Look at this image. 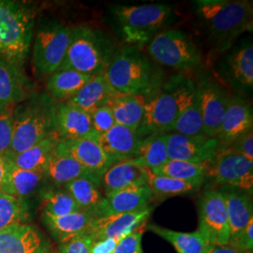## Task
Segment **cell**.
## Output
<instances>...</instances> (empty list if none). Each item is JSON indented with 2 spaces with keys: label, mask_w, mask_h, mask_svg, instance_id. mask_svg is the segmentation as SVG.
<instances>
[{
  "label": "cell",
  "mask_w": 253,
  "mask_h": 253,
  "mask_svg": "<svg viewBox=\"0 0 253 253\" xmlns=\"http://www.w3.org/2000/svg\"><path fill=\"white\" fill-rule=\"evenodd\" d=\"M193 9L209 45L210 62L226 53L242 34L253 32V1L197 0Z\"/></svg>",
  "instance_id": "obj_1"
},
{
  "label": "cell",
  "mask_w": 253,
  "mask_h": 253,
  "mask_svg": "<svg viewBox=\"0 0 253 253\" xmlns=\"http://www.w3.org/2000/svg\"><path fill=\"white\" fill-rule=\"evenodd\" d=\"M112 86L119 94L150 100L165 81L163 68L143 48L121 46L106 71Z\"/></svg>",
  "instance_id": "obj_2"
},
{
  "label": "cell",
  "mask_w": 253,
  "mask_h": 253,
  "mask_svg": "<svg viewBox=\"0 0 253 253\" xmlns=\"http://www.w3.org/2000/svg\"><path fill=\"white\" fill-rule=\"evenodd\" d=\"M120 47L115 37L100 27H71L70 44L58 70H72L89 76L106 73Z\"/></svg>",
  "instance_id": "obj_3"
},
{
  "label": "cell",
  "mask_w": 253,
  "mask_h": 253,
  "mask_svg": "<svg viewBox=\"0 0 253 253\" xmlns=\"http://www.w3.org/2000/svg\"><path fill=\"white\" fill-rule=\"evenodd\" d=\"M110 17L124 45L143 48L174 22L176 11L172 5L159 3L115 5Z\"/></svg>",
  "instance_id": "obj_4"
},
{
  "label": "cell",
  "mask_w": 253,
  "mask_h": 253,
  "mask_svg": "<svg viewBox=\"0 0 253 253\" xmlns=\"http://www.w3.org/2000/svg\"><path fill=\"white\" fill-rule=\"evenodd\" d=\"M56 101L34 92L12 108V142L7 155H16L55 132Z\"/></svg>",
  "instance_id": "obj_5"
},
{
  "label": "cell",
  "mask_w": 253,
  "mask_h": 253,
  "mask_svg": "<svg viewBox=\"0 0 253 253\" xmlns=\"http://www.w3.org/2000/svg\"><path fill=\"white\" fill-rule=\"evenodd\" d=\"M194 82L189 73H177L166 78L160 90L146 101L144 118L137 132L143 138L170 133Z\"/></svg>",
  "instance_id": "obj_6"
},
{
  "label": "cell",
  "mask_w": 253,
  "mask_h": 253,
  "mask_svg": "<svg viewBox=\"0 0 253 253\" xmlns=\"http://www.w3.org/2000/svg\"><path fill=\"white\" fill-rule=\"evenodd\" d=\"M35 32V12L22 2L0 0V55L24 66Z\"/></svg>",
  "instance_id": "obj_7"
},
{
  "label": "cell",
  "mask_w": 253,
  "mask_h": 253,
  "mask_svg": "<svg viewBox=\"0 0 253 253\" xmlns=\"http://www.w3.org/2000/svg\"><path fill=\"white\" fill-rule=\"evenodd\" d=\"M146 53L159 66L180 73H196L205 67L203 52L191 37L180 29L167 28L146 45Z\"/></svg>",
  "instance_id": "obj_8"
},
{
  "label": "cell",
  "mask_w": 253,
  "mask_h": 253,
  "mask_svg": "<svg viewBox=\"0 0 253 253\" xmlns=\"http://www.w3.org/2000/svg\"><path fill=\"white\" fill-rule=\"evenodd\" d=\"M71 40V27L57 20L39 25L33 37L32 65L39 78H48L63 62Z\"/></svg>",
  "instance_id": "obj_9"
},
{
  "label": "cell",
  "mask_w": 253,
  "mask_h": 253,
  "mask_svg": "<svg viewBox=\"0 0 253 253\" xmlns=\"http://www.w3.org/2000/svg\"><path fill=\"white\" fill-rule=\"evenodd\" d=\"M213 73L233 95L248 99L253 90V45L252 38L235 42L217 59Z\"/></svg>",
  "instance_id": "obj_10"
},
{
  "label": "cell",
  "mask_w": 253,
  "mask_h": 253,
  "mask_svg": "<svg viewBox=\"0 0 253 253\" xmlns=\"http://www.w3.org/2000/svg\"><path fill=\"white\" fill-rule=\"evenodd\" d=\"M195 73L194 80L199 88L204 131L208 138H216L233 94L207 68L204 67Z\"/></svg>",
  "instance_id": "obj_11"
},
{
  "label": "cell",
  "mask_w": 253,
  "mask_h": 253,
  "mask_svg": "<svg viewBox=\"0 0 253 253\" xmlns=\"http://www.w3.org/2000/svg\"><path fill=\"white\" fill-rule=\"evenodd\" d=\"M207 178L219 187H230L253 195V163L230 149L217 152Z\"/></svg>",
  "instance_id": "obj_12"
},
{
  "label": "cell",
  "mask_w": 253,
  "mask_h": 253,
  "mask_svg": "<svg viewBox=\"0 0 253 253\" xmlns=\"http://www.w3.org/2000/svg\"><path fill=\"white\" fill-rule=\"evenodd\" d=\"M198 231L211 245H228L230 229L226 207L218 189L205 190L198 201Z\"/></svg>",
  "instance_id": "obj_13"
},
{
  "label": "cell",
  "mask_w": 253,
  "mask_h": 253,
  "mask_svg": "<svg viewBox=\"0 0 253 253\" xmlns=\"http://www.w3.org/2000/svg\"><path fill=\"white\" fill-rule=\"evenodd\" d=\"M253 129V104L240 96L232 95L226 113L216 136L218 152L225 150L237 139Z\"/></svg>",
  "instance_id": "obj_14"
},
{
  "label": "cell",
  "mask_w": 253,
  "mask_h": 253,
  "mask_svg": "<svg viewBox=\"0 0 253 253\" xmlns=\"http://www.w3.org/2000/svg\"><path fill=\"white\" fill-rule=\"evenodd\" d=\"M167 149L169 160L211 163L218 152V145L215 138L193 137L171 132L167 137Z\"/></svg>",
  "instance_id": "obj_15"
},
{
  "label": "cell",
  "mask_w": 253,
  "mask_h": 253,
  "mask_svg": "<svg viewBox=\"0 0 253 253\" xmlns=\"http://www.w3.org/2000/svg\"><path fill=\"white\" fill-rule=\"evenodd\" d=\"M152 212L153 207L150 206L136 212L111 214L96 217L91 224L87 235L90 236L92 241L129 235L144 226Z\"/></svg>",
  "instance_id": "obj_16"
},
{
  "label": "cell",
  "mask_w": 253,
  "mask_h": 253,
  "mask_svg": "<svg viewBox=\"0 0 253 253\" xmlns=\"http://www.w3.org/2000/svg\"><path fill=\"white\" fill-rule=\"evenodd\" d=\"M34 89L23 66L0 55V104L5 109L12 108L34 93Z\"/></svg>",
  "instance_id": "obj_17"
},
{
  "label": "cell",
  "mask_w": 253,
  "mask_h": 253,
  "mask_svg": "<svg viewBox=\"0 0 253 253\" xmlns=\"http://www.w3.org/2000/svg\"><path fill=\"white\" fill-rule=\"evenodd\" d=\"M50 244L36 227L13 223L0 232V253H47Z\"/></svg>",
  "instance_id": "obj_18"
},
{
  "label": "cell",
  "mask_w": 253,
  "mask_h": 253,
  "mask_svg": "<svg viewBox=\"0 0 253 253\" xmlns=\"http://www.w3.org/2000/svg\"><path fill=\"white\" fill-rule=\"evenodd\" d=\"M57 148L81 164L82 166L100 179L104 172L117 163L94 139H81V140H60Z\"/></svg>",
  "instance_id": "obj_19"
},
{
  "label": "cell",
  "mask_w": 253,
  "mask_h": 253,
  "mask_svg": "<svg viewBox=\"0 0 253 253\" xmlns=\"http://www.w3.org/2000/svg\"><path fill=\"white\" fill-rule=\"evenodd\" d=\"M218 190L223 196L228 215L230 229L228 245L237 248L246 227L253 219L252 195L243 190L230 187H219Z\"/></svg>",
  "instance_id": "obj_20"
},
{
  "label": "cell",
  "mask_w": 253,
  "mask_h": 253,
  "mask_svg": "<svg viewBox=\"0 0 253 253\" xmlns=\"http://www.w3.org/2000/svg\"><path fill=\"white\" fill-rule=\"evenodd\" d=\"M55 132L60 140L94 139L90 115L68 101L57 102L55 107Z\"/></svg>",
  "instance_id": "obj_21"
},
{
  "label": "cell",
  "mask_w": 253,
  "mask_h": 253,
  "mask_svg": "<svg viewBox=\"0 0 253 253\" xmlns=\"http://www.w3.org/2000/svg\"><path fill=\"white\" fill-rule=\"evenodd\" d=\"M144 139L135 130L116 124L107 132L96 136L95 141L118 163L136 158Z\"/></svg>",
  "instance_id": "obj_22"
},
{
  "label": "cell",
  "mask_w": 253,
  "mask_h": 253,
  "mask_svg": "<svg viewBox=\"0 0 253 253\" xmlns=\"http://www.w3.org/2000/svg\"><path fill=\"white\" fill-rule=\"evenodd\" d=\"M153 199V194L147 185L131 186L118 190L105 195L100 217L140 211L149 208Z\"/></svg>",
  "instance_id": "obj_23"
},
{
  "label": "cell",
  "mask_w": 253,
  "mask_h": 253,
  "mask_svg": "<svg viewBox=\"0 0 253 253\" xmlns=\"http://www.w3.org/2000/svg\"><path fill=\"white\" fill-rule=\"evenodd\" d=\"M147 172L148 170L137 164L133 160L114 163L100 177L102 192L107 195L131 186L147 185Z\"/></svg>",
  "instance_id": "obj_24"
},
{
  "label": "cell",
  "mask_w": 253,
  "mask_h": 253,
  "mask_svg": "<svg viewBox=\"0 0 253 253\" xmlns=\"http://www.w3.org/2000/svg\"><path fill=\"white\" fill-rule=\"evenodd\" d=\"M118 95L119 93L110 84L106 73H100L92 76L81 90L68 102L90 114L96 109L109 105Z\"/></svg>",
  "instance_id": "obj_25"
},
{
  "label": "cell",
  "mask_w": 253,
  "mask_h": 253,
  "mask_svg": "<svg viewBox=\"0 0 253 253\" xmlns=\"http://www.w3.org/2000/svg\"><path fill=\"white\" fill-rule=\"evenodd\" d=\"M95 217L85 211L74 212L60 217L42 214V221L49 233L59 244L87 234Z\"/></svg>",
  "instance_id": "obj_26"
},
{
  "label": "cell",
  "mask_w": 253,
  "mask_h": 253,
  "mask_svg": "<svg viewBox=\"0 0 253 253\" xmlns=\"http://www.w3.org/2000/svg\"><path fill=\"white\" fill-rule=\"evenodd\" d=\"M171 132L193 137L206 136L203 126L199 88L196 82H194L192 88L181 107L180 113Z\"/></svg>",
  "instance_id": "obj_27"
},
{
  "label": "cell",
  "mask_w": 253,
  "mask_h": 253,
  "mask_svg": "<svg viewBox=\"0 0 253 253\" xmlns=\"http://www.w3.org/2000/svg\"><path fill=\"white\" fill-rule=\"evenodd\" d=\"M83 211L99 217L105 195L100 190V181L90 177H80L63 186Z\"/></svg>",
  "instance_id": "obj_28"
},
{
  "label": "cell",
  "mask_w": 253,
  "mask_h": 253,
  "mask_svg": "<svg viewBox=\"0 0 253 253\" xmlns=\"http://www.w3.org/2000/svg\"><path fill=\"white\" fill-rule=\"evenodd\" d=\"M60 138L56 133L48 136L27 150L5 157L16 167L27 171L44 172L46 165L54 153Z\"/></svg>",
  "instance_id": "obj_29"
},
{
  "label": "cell",
  "mask_w": 253,
  "mask_h": 253,
  "mask_svg": "<svg viewBox=\"0 0 253 253\" xmlns=\"http://www.w3.org/2000/svg\"><path fill=\"white\" fill-rule=\"evenodd\" d=\"M6 160L8 170L0 191L18 199H27L40 187L45 177L44 172L23 170L13 165L7 158Z\"/></svg>",
  "instance_id": "obj_30"
},
{
  "label": "cell",
  "mask_w": 253,
  "mask_h": 253,
  "mask_svg": "<svg viewBox=\"0 0 253 253\" xmlns=\"http://www.w3.org/2000/svg\"><path fill=\"white\" fill-rule=\"evenodd\" d=\"M44 175L56 186H65L80 177H90L100 181L85 170L73 157L59 150L57 147L46 165Z\"/></svg>",
  "instance_id": "obj_31"
},
{
  "label": "cell",
  "mask_w": 253,
  "mask_h": 253,
  "mask_svg": "<svg viewBox=\"0 0 253 253\" xmlns=\"http://www.w3.org/2000/svg\"><path fill=\"white\" fill-rule=\"evenodd\" d=\"M92 76L72 70H58L46 80V93L56 102L69 101Z\"/></svg>",
  "instance_id": "obj_32"
},
{
  "label": "cell",
  "mask_w": 253,
  "mask_h": 253,
  "mask_svg": "<svg viewBox=\"0 0 253 253\" xmlns=\"http://www.w3.org/2000/svg\"><path fill=\"white\" fill-rule=\"evenodd\" d=\"M147 100L138 96L119 94L109 103L116 124L137 131L141 126Z\"/></svg>",
  "instance_id": "obj_33"
},
{
  "label": "cell",
  "mask_w": 253,
  "mask_h": 253,
  "mask_svg": "<svg viewBox=\"0 0 253 253\" xmlns=\"http://www.w3.org/2000/svg\"><path fill=\"white\" fill-rule=\"evenodd\" d=\"M144 228L169 242L177 253H207L211 245L198 230L182 233L157 224H147Z\"/></svg>",
  "instance_id": "obj_34"
},
{
  "label": "cell",
  "mask_w": 253,
  "mask_h": 253,
  "mask_svg": "<svg viewBox=\"0 0 253 253\" xmlns=\"http://www.w3.org/2000/svg\"><path fill=\"white\" fill-rule=\"evenodd\" d=\"M168 133L147 136L142 142L138 155L132 159L140 166L153 172L169 160L167 149Z\"/></svg>",
  "instance_id": "obj_35"
},
{
  "label": "cell",
  "mask_w": 253,
  "mask_h": 253,
  "mask_svg": "<svg viewBox=\"0 0 253 253\" xmlns=\"http://www.w3.org/2000/svg\"><path fill=\"white\" fill-rule=\"evenodd\" d=\"M210 164L211 163H193L185 161L168 160L163 166L152 172L158 175L203 185L207 178Z\"/></svg>",
  "instance_id": "obj_36"
},
{
  "label": "cell",
  "mask_w": 253,
  "mask_h": 253,
  "mask_svg": "<svg viewBox=\"0 0 253 253\" xmlns=\"http://www.w3.org/2000/svg\"><path fill=\"white\" fill-rule=\"evenodd\" d=\"M147 186L151 190L154 198H166L191 194L199 190L202 184L158 175L148 170Z\"/></svg>",
  "instance_id": "obj_37"
},
{
  "label": "cell",
  "mask_w": 253,
  "mask_h": 253,
  "mask_svg": "<svg viewBox=\"0 0 253 253\" xmlns=\"http://www.w3.org/2000/svg\"><path fill=\"white\" fill-rule=\"evenodd\" d=\"M42 214L60 217L83 211L73 197L65 190L45 188L40 193Z\"/></svg>",
  "instance_id": "obj_38"
},
{
  "label": "cell",
  "mask_w": 253,
  "mask_h": 253,
  "mask_svg": "<svg viewBox=\"0 0 253 253\" xmlns=\"http://www.w3.org/2000/svg\"><path fill=\"white\" fill-rule=\"evenodd\" d=\"M30 217L26 200L18 199L0 191V232L17 222H26Z\"/></svg>",
  "instance_id": "obj_39"
},
{
  "label": "cell",
  "mask_w": 253,
  "mask_h": 253,
  "mask_svg": "<svg viewBox=\"0 0 253 253\" xmlns=\"http://www.w3.org/2000/svg\"><path fill=\"white\" fill-rule=\"evenodd\" d=\"M89 115L93 129L97 135L107 132L116 125V120L109 105L96 109Z\"/></svg>",
  "instance_id": "obj_40"
},
{
  "label": "cell",
  "mask_w": 253,
  "mask_h": 253,
  "mask_svg": "<svg viewBox=\"0 0 253 253\" xmlns=\"http://www.w3.org/2000/svg\"><path fill=\"white\" fill-rule=\"evenodd\" d=\"M12 108L7 109L0 114V156H6L11 146Z\"/></svg>",
  "instance_id": "obj_41"
},
{
  "label": "cell",
  "mask_w": 253,
  "mask_h": 253,
  "mask_svg": "<svg viewBox=\"0 0 253 253\" xmlns=\"http://www.w3.org/2000/svg\"><path fill=\"white\" fill-rule=\"evenodd\" d=\"M142 227L125 236L112 253H145L142 248Z\"/></svg>",
  "instance_id": "obj_42"
},
{
  "label": "cell",
  "mask_w": 253,
  "mask_h": 253,
  "mask_svg": "<svg viewBox=\"0 0 253 253\" xmlns=\"http://www.w3.org/2000/svg\"><path fill=\"white\" fill-rule=\"evenodd\" d=\"M91 243L92 239L90 236L84 234L60 244L58 253H89Z\"/></svg>",
  "instance_id": "obj_43"
},
{
  "label": "cell",
  "mask_w": 253,
  "mask_h": 253,
  "mask_svg": "<svg viewBox=\"0 0 253 253\" xmlns=\"http://www.w3.org/2000/svg\"><path fill=\"white\" fill-rule=\"evenodd\" d=\"M253 163V129L237 139L229 148Z\"/></svg>",
  "instance_id": "obj_44"
},
{
  "label": "cell",
  "mask_w": 253,
  "mask_h": 253,
  "mask_svg": "<svg viewBox=\"0 0 253 253\" xmlns=\"http://www.w3.org/2000/svg\"><path fill=\"white\" fill-rule=\"evenodd\" d=\"M126 235H121L104 240L92 241L89 248V253H112L117 248L118 243Z\"/></svg>",
  "instance_id": "obj_45"
},
{
  "label": "cell",
  "mask_w": 253,
  "mask_h": 253,
  "mask_svg": "<svg viewBox=\"0 0 253 253\" xmlns=\"http://www.w3.org/2000/svg\"><path fill=\"white\" fill-rule=\"evenodd\" d=\"M237 249L242 250L246 253H253V219L250 221L246 227L244 233L241 235Z\"/></svg>",
  "instance_id": "obj_46"
},
{
  "label": "cell",
  "mask_w": 253,
  "mask_h": 253,
  "mask_svg": "<svg viewBox=\"0 0 253 253\" xmlns=\"http://www.w3.org/2000/svg\"><path fill=\"white\" fill-rule=\"evenodd\" d=\"M207 253H249L230 245H210Z\"/></svg>",
  "instance_id": "obj_47"
},
{
  "label": "cell",
  "mask_w": 253,
  "mask_h": 253,
  "mask_svg": "<svg viewBox=\"0 0 253 253\" xmlns=\"http://www.w3.org/2000/svg\"><path fill=\"white\" fill-rule=\"evenodd\" d=\"M8 170V164L5 156H0V190L4 183Z\"/></svg>",
  "instance_id": "obj_48"
},
{
  "label": "cell",
  "mask_w": 253,
  "mask_h": 253,
  "mask_svg": "<svg viewBox=\"0 0 253 253\" xmlns=\"http://www.w3.org/2000/svg\"><path fill=\"white\" fill-rule=\"evenodd\" d=\"M5 110H7V109L4 108V107H3V106L0 104V114H1V113H3Z\"/></svg>",
  "instance_id": "obj_49"
}]
</instances>
